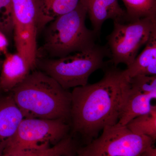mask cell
Instances as JSON below:
<instances>
[{"mask_svg":"<svg viewBox=\"0 0 156 156\" xmlns=\"http://www.w3.org/2000/svg\"><path fill=\"white\" fill-rule=\"evenodd\" d=\"M9 41L8 37L0 31V53L5 55L8 53Z\"/></svg>","mask_w":156,"mask_h":156,"instance_id":"cell-19","label":"cell"},{"mask_svg":"<svg viewBox=\"0 0 156 156\" xmlns=\"http://www.w3.org/2000/svg\"><path fill=\"white\" fill-rule=\"evenodd\" d=\"M123 73L126 77L156 75V30L154 31L144 49Z\"/></svg>","mask_w":156,"mask_h":156,"instance_id":"cell-13","label":"cell"},{"mask_svg":"<svg viewBox=\"0 0 156 156\" xmlns=\"http://www.w3.org/2000/svg\"><path fill=\"white\" fill-rule=\"evenodd\" d=\"M87 11L80 2L72 11L56 17L46 30L44 43L37 50V58L65 57L92 48L95 34L86 25Z\"/></svg>","mask_w":156,"mask_h":156,"instance_id":"cell-3","label":"cell"},{"mask_svg":"<svg viewBox=\"0 0 156 156\" xmlns=\"http://www.w3.org/2000/svg\"><path fill=\"white\" fill-rule=\"evenodd\" d=\"M13 30L12 0H0V31L9 38Z\"/></svg>","mask_w":156,"mask_h":156,"instance_id":"cell-18","label":"cell"},{"mask_svg":"<svg viewBox=\"0 0 156 156\" xmlns=\"http://www.w3.org/2000/svg\"><path fill=\"white\" fill-rule=\"evenodd\" d=\"M109 55L107 47L95 44L61 58H37L36 67L68 90L88 84L92 73L105 67V58Z\"/></svg>","mask_w":156,"mask_h":156,"instance_id":"cell-4","label":"cell"},{"mask_svg":"<svg viewBox=\"0 0 156 156\" xmlns=\"http://www.w3.org/2000/svg\"><path fill=\"white\" fill-rule=\"evenodd\" d=\"M34 70L22 56L8 52L0 73V90L8 93L21 83Z\"/></svg>","mask_w":156,"mask_h":156,"instance_id":"cell-12","label":"cell"},{"mask_svg":"<svg viewBox=\"0 0 156 156\" xmlns=\"http://www.w3.org/2000/svg\"><path fill=\"white\" fill-rule=\"evenodd\" d=\"M126 7V20L156 19V0H122Z\"/></svg>","mask_w":156,"mask_h":156,"instance_id":"cell-15","label":"cell"},{"mask_svg":"<svg viewBox=\"0 0 156 156\" xmlns=\"http://www.w3.org/2000/svg\"><path fill=\"white\" fill-rule=\"evenodd\" d=\"M56 156H80L79 154H72L69 155H58Z\"/></svg>","mask_w":156,"mask_h":156,"instance_id":"cell-21","label":"cell"},{"mask_svg":"<svg viewBox=\"0 0 156 156\" xmlns=\"http://www.w3.org/2000/svg\"><path fill=\"white\" fill-rule=\"evenodd\" d=\"M74 149L73 144L70 137H66L58 143L47 149L24 152L17 153L7 154L2 156H56L58 155H69L73 154Z\"/></svg>","mask_w":156,"mask_h":156,"instance_id":"cell-17","label":"cell"},{"mask_svg":"<svg viewBox=\"0 0 156 156\" xmlns=\"http://www.w3.org/2000/svg\"><path fill=\"white\" fill-rule=\"evenodd\" d=\"M14 43L17 53L34 70L37 66L38 9L36 0H12Z\"/></svg>","mask_w":156,"mask_h":156,"instance_id":"cell-8","label":"cell"},{"mask_svg":"<svg viewBox=\"0 0 156 156\" xmlns=\"http://www.w3.org/2000/svg\"><path fill=\"white\" fill-rule=\"evenodd\" d=\"M23 115L11 94L0 93V156L14 136Z\"/></svg>","mask_w":156,"mask_h":156,"instance_id":"cell-11","label":"cell"},{"mask_svg":"<svg viewBox=\"0 0 156 156\" xmlns=\"http://www.w3.org/2000/svg\"><path fill=\"white\" fill-rule=\"evenodd\" d=\"M134 134L156 139V105L149 112L134 118L126 126Z\"/></svg>","mask_w":156,"mask_h":156,"instance_id":"cell-16","label":"cell"},{"mask_svg":"<svg viewBox=\"0 0 156 156\" xmlns=\"http://www.w3.org/2000/svg\"><path fill=\"white\" fill-rule=\"evenodd\" d=\"M38 14L37 21L38 33L58 16L72 11L80 0H36Z\"/></svg>","mask_w":156,"mask_h":156,"instance_id":"cell-14","label":"cell"},{"mask_svg":"<svg viewBox=\"0 0 156 156\" xmlns=\"http://www.w3.org/2000/svg\"><path fill=\"white\" fill-rule=\"evenodd\" d=\"M113 23V30L106 38L111 62L115 66L123 63L127 67L156 30V19L147 17Z\"/></svg>","mask_w":156,"mask_h":156,"instance_id":"cell-6","label":"cell"},{"mask_svg":"<svg viewBox=\"0 0 156 156\" xmlns=\"http://www.w3.org/2000/svg\"><path fill=\"white\" fill-rule=\"evenodd\" d=\"M3 60H2L1 58H0V73H1V69H2V65L3 63ZM2 92L1 91V90H0V93Z\"/></svg>","mask_w":156,"mask_h":156,"instance_id":"cell-20","label":"cell"},{"mask_svg":"<svg viewBox=\"0 0 156 156\" xmlns=\"http://www.w3.org/2000/svg\"><path fill=\"white\" fill-rule=\"evenodd\" d=\"M69 129L62 119L24 118L3 155L47 149L65 138Z\"/></svg>","mask_w":156,"mask_h":156,"instance_id":"cell-5","label":"cell"},{"mask_svg":"<svg viewBox=\"0 0 156 156\" xmlns=\"http://www.w3.org/2000/svg\"><path fill=\"white\" fill-rule=\"evenodd\" d=\"M9 93L24 118L70 119L71 93L41 71L34 70Z\"/></svg>","mask_w":156,"mask_h":156,"instance_id":"cell-2","label":"cell"},{"mask_svg":"<svg viewBox=\"0 0 156 156\" xmlns=\"http://www.w3.org/2000/svg\"><path fill=\"white\" fill-rule=\"evenodd\" d=\"M85 7L96 36L100 34L105 21L111 19L113 22L126 20V12L118 0H80Z\"/></svg>","mask_w":156,"mask_h":156,"instance_id":"cell-10","label":"cell"},{"mask_svg":"<svg viewBox=\"0 0 156 156\" xmlns=\"http://www.w3.org/2000/svg\"><path fill=\"white\" fill-rule=\"evenodd\" d=\"M103 69L104 75L100 81L76 87L71 92L73 130L87 144L105 127L118 123L129 92V78L123 70L113 65Z\"/></svg>","mask_w":156,"mask_h":156,"instance_id":"cell-1","label":"cell"},{"mask_svg":"<svg viewBox=\"0 0 156 156\" xmlns=\"http://www.w3.org/2000/svg\"><path fill=\"white\" fill-rule=\"evenodd\" d=\"M129 92L117 124L126 126L134 118L149 112L156 105V75L130 78Z\"/></svg>","mask_w":156,"mask_h":156,"instance_id":"cell-9","label":"cell"},{"mask_svg":"<svg viewBox=\"0 0 156 156\" xmlns=\"http://www.w3.org/2000/svg\"><path fill=\"white\" fill-rule=\"evenodd\" d=\"M99 137L77 151L80 156H142L152 146L150 137L132 133L127 126H107Z\"/></svg>","mask_w":156,"mask_h":156,"instance_id":"cell-7","label":"cell"}]
</instances>
